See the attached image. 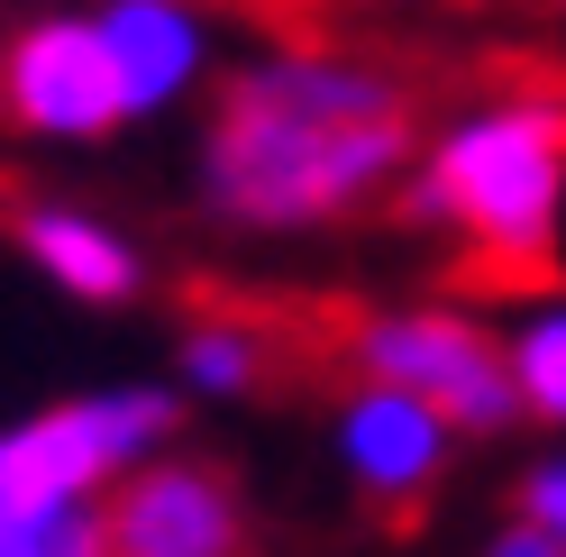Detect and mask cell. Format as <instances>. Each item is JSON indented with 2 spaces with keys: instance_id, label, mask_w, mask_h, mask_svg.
Instances as JSON below:
<instances>
[{
  "instance_id": "1",
  "label": "cell",
  "mask_w": 566,
  "mask_h": 557,
  "mask_svg": "<svg viewBox=\"0 0 566 557\" xmlns=\"http://www.w3.org/2000/svg\"><path fill=\"white\" fill-rule=\"evenodd\" d=\"M420 137V101L402 74H384L366 55H274L247 64L220 92L201 137V183L210 211L247 229H311L394 183V165Z\"/></svg>"
},
{
  "instance_id": "2",
  "label": "cell",
  "mask_w": 566,
  "mask_h": 557,
  "mask_svg": "<svg viewBox=\"0 0 566 557\" xmlns=\"http://www.w3.org/2000/svg\"><path fill=\"white\" fill-rule=\"evenodd\" d=\"M557 201H566V74L439 137L411 211L457 229V284L503 302L557 284Z\"/></svg>"
},
{
  "instance_id": "3",
  "label": "cell",
  "mask_w": 566,
  "mask_h": 557,
  "mask_svg": "<svg viewBox=\"0 0 566 557\" xmlns=\"http://www.w3.org/2000/svg\"><path fill=\"white\" fill-rule=\"evenodd\" d=\"M329 366H347L357 385L420 393L448 430H503L521 411L503 347H493L484 320H467V311H357V302H338Z\"/></svg>"
},
{
  "instance_id": "4",
  "label": "cell",
  "mask_w": 566,
  "mask_h": 557,
  "mask_svg": "<svg viewBox=\"0 0 566 557\" xmlns=\"http://www.w3.org/2000/svg\"><path fill=\"white\" fill-rule=\"evenodd\" d=\"M165 430H174L165 393H92V402H55L46 421L0 430V521L83 503L101 475H128Z\"/></svg>"
},
{
  "instance_id": "5",
  "label": "cell",
  "mask_w": 566,
  "mask_h": 557,
  "mask_svg": "<svg viewBox=\"0 0 566 557\" xmlns=\"http://www.w3.org/2000/svg\"><path fill=\"white\" fill-rule=\"evenodd\" d=\"M338 448H347V475H357L366 512L384 530H420V512H430L439 475H448V421L420 393L402 385H357L338 411Z\"/></svg>"
},
{
  "instance_id": "6",
  "label": "cell",
  "mask_w": 566,
  "mask_h": 557,
  "mask_svg": "<svg viewBox=\"0 0 566 557\" xmlns=\"http://www.w3.org/2000/svg\"><path fill=\"white\" fill-rule=\"evenodd\" d=\"M0 101L10 119L46 128V137H101L128 119V83L111 64V38L101 19H46L0 55Z\"/></svg>"
},
{
  "instance_id": "7",
  "label": "cell",
  "mask_w": 566,
  "mask_h": 557,
  "mask_svg": "<svg viewBox=\"0 0 566 557\" xmlns=\"http://www.w3.org/2000/svg\"><path fill=\"white\" fill-rule=\"evenodd\" d=\"M111 530V557H247L256 530H247V503L220 466H137L119 484V503L101 512Z\"/></svg>"
},
{
  "instance_id": "8",
  "label": "cell",
  "mask_w": 566,
  "mask_h": 557,
  "mask_svg": "<svg viewBox=\"0 0 566 557\" xmlns=\"http://www.w3.org/2000/svg\"><path fill=\"white\" fill-rule=\"evenodd\" d=\"M0 220H10V238L28 256H38L64 293H83V302H128L137 293V256H128V238L111 229H92L83 211H38V201H0Z\"/></svg>"
},
{
  "instance_id": "9",
  "label": "cell",
  "mask_w": 566,
  "mask_h": 557,
  "mask_svg": "<svg viewBox=\"0 0 566 557\" xmlns=\"http://www.w3.org/2000/svg\"><path fill=\"white\" fill-rule=\"evenodd\" d=\"M101 38H111V64L128 83V111H156V101L184 92L192 64H201V28L174 10V0H119V10H101Z\"/></svg>"
},
{
  "instance_id": "10",
  "label": "cell",
  "mask_w": 566,
  "mask_h": 557,
  "mask_svg": "<svg viewBox=\"0 0 566 557\" xmlns=\"http://www.w3.org/2000/svg\"><path fill=\"white\" fill-rule=\"evenodd\" d=\"M512 393L521 411H539V421H566V311H539L521 338H512Z\"/></svg>"
},
{
  "instance_id": "11",
  "label": "cell",
  "mask_w": 566,
  "mask_h": 557,
  "mask_svg": "<svg viewBox=\"0 0 566 557\" xmlns=\"http://www.w3.org/2000/svg\"><path fill=\"white\" fill-rule=\"evenodd\" d=\"M0 557H111V530L92 503H55V512L0 521Z\"/></svg>"
},
{
  "instance_id": "12",
  "label": "cell",
  "mask_w": 566,
  "mask_h": 557,
  "mask_svg": "<svg viewBox=\"0 0 566 557\" xmlns=\"http://www.w3.org/2000/svg\"><path fill=\"white\" fill-rule=\"evenodd\" d=\"M512 521H530L539 539L566 548V466H530V475H521V494H512Z\"/></svg>"
},
{
  "instance_id": "13",
  "label": "cell",
  "mask_w": 566,
  "mask_h": 557,
  "mask_svg": "<svg viewBox=\"0 0 566 557\" xmlns=\"http://www.w3.org/2000/svg\"><path fill=\"white\" fill-rule=\"evenodd\" d=\"M484 557H566V548H557V539H539V530H530V521H512V530L493 539Z\"/></svg>"
}]
</instances>
